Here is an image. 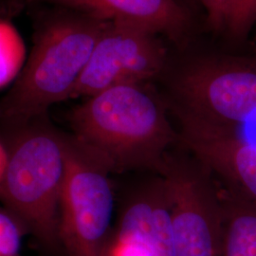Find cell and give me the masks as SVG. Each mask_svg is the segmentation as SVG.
I'll use <instances>...</instances> for the list:
<instances>
[{"instance_id":"1","label":"cell","mask_w":256,"mask_h":256,"mask_svg":"<svg viewBox=\"0 0 256 256\" xmlns=\"http://www.w3.org/2000/svg\"><path fill=\"white\" fill-rule=\"evenodd\" d=\"M74 137L99 156L112 173H158L180 137L164 102L144 82L106 88L70 115Z\"/></svg>"},{"instance_id":"2","label":"cell","mask_w":256,"mask_h":256,"mask_svg":"<svg viewBox=\"0 0 256 256\" xmlns=\"http://www.w3.org/2000/svg\"><path fill=\"white\" fill-rule=\"evenodd\" d=\"M108 23L77 12L54 14L43 21L23 70L0 100V120L26 124L70 99Z\"/></svg>"},{"instance_id":"3","label":"cell","mask_w":256,"mask_h":256,"mask_svg":"<svg viewBox=\"0 0 256 256\" xmlns=\"http://www.w3.org/2000/svg\"><path fill=\"white\" fill-rule=\"evenodd\" d=\"M62 135L34 130L19 138L9 153L0 198L12 216L50 250L61 247L60 198L64 180Z\"/></svg>"},{"instance_id":"4","label":"cell","mask_w":256,"mask_h":256,"mask_svg":"<svg viewBox=\"0 0 256 256\" xmlns=\"http://www.w3.org/2000/svg\"><path fill=\"white\" fill-rule=\"evenodd\" d=\"M64 172L59 239L68 256H104L115 198L110 167L76 138L62 136Z\"/></svg>"},{"instance_id":"5","label":"cell","mask_w":256,"mask_h":256,"mask_svg":"<svg viewBox=\"0 0 256 256\" xmlns=\"http://www.w3.org/2000/svg\"><path fill=\"white\" fill-rule=\"evenodd\" d=\"M174 114L250 138L256 135V62L203 60L172 81Z\"/></svg>"},{"instance_id":"6","label":"cell","mask_w":256,"mask_h":256,"mask_svg":"<svg viewBox=\"0 0 256 256\" xmlns=\"http://www.w3.org/2000/svg\"><path fill=\"white\" fill-rule=\"evenodd\" d=\"M158 174L170 202L176 256H221L220 187L210 170L180 142Z\"/></svg>"},{"instance_id":"7","label":"cell","mask_w":256,"mask_h":256,"mask_svg":"<svg viewBox=\"0 0 256 256\" xmlns=\"http://www.w3.org/2000/svg\"><path fill=\"white\" fill-rule=\"evenodd\" d=\"M155 36L133 25L108 22L70 99L88 98L119 84L146 82L160 74L165 50Z\"/></svg>"},{"instance_id":"8","label":"cell","mask_w":256,"mask_h":256,"mask_svg":"<svg viewBox=\"0 0 256 256\" xmlns=\"http://www.w3.org/2000/svg\"><path fill=\"white\" fill-rule=\"evenodd\" d=\"M180 142L220 186L256 203V140L176 115Z\"/></svg>"},{"instance_id":"9","label":"cell","mask_w":256,"mask_h":256,"mask_svg":"<svg viewBox=\"0 0 256 256\" xmlns=\"http://www.w3.org/2000/svg\"><path fill=\"white\" fill-rule=\"evenodd\" d=\"M112 236L149 256H176L170 202L162 176L136 189Z\"/></svg>"},{"instance_id":"10","label":"cell","mask_w":256,"mask_h":256,"mask_svg":"<svg viewBox=\"0 0 256 256\" xmlns=\"http://www.w3.org/2000/svg\"><path fill=\"white\" fill-rule=\"evenodd\" d=\"M61 7L104 22L122 23L153 34H176L186 23L174 0H26Z\"/></svg>"},{"instance_id":"11","label":"cell","mask_w":256,"mask_h":256,"mask_svg":"<svg viewBox=\"0 0 256 256\" xmlns=\"http://www.w3.org/2000/svg\"><path fill=\"white\" fill-rule=\"evenodd\" d=\"M221 256H256V203L220 186Z\"/></svg>"},{"instance_id":"12","label":"cell","mask_w":256,"mask_h":256,"mask_svg":"<svg viewBox=\"0 0 256 256\" xmlns=\"http://www.w3.org/2000/svg\"><path fill=\"white\" fill-rule=\"evenodd\" d=\"M26 63V46L18 28L0 19V88L16 81Z\"/></svg>"},{"instance_id":"13","label":"cell","mask_w":256,"mask_h":256,"mask_svg":"<svg viewBox=\"0 0 256 256\" xmlns=\"http://www.w3.org/2000/svg\"><path fill=\"white\" fill-rule=\"evenodd\" d=\"M23 226L12 214L0 210V256H18Z\"/></svg>"},{"instance_id":"14","label":"cell","mask_w":256,"mask_h":256,"mask_svg":"<svg viewBox=\"0 0 256 256\" xmlns=\"http://www.w3.org/2000/svg\"><path fill=\"white\" fill-rule=\"evenodd\" d=\"M256 19V0H232L226 26L234 34L241 36Z\"/></svg>"},{"instance_id":"15","label":"cell","mask_w":256,"mask_h":256,"mask_svg":"<svg viewBox=\"0 0 256 256\" xmlns=\"http://www.w3.org/2000/svg\"><path fill=\"white\" fill-rule=\"evenodd\" d=\"M232 0H202L210 25L216 28L225 27Z\"/></svg>"},{"instance_id":"16","label":"cell","mask_w":256,"mask_h":256,"mask_svg":"<svg viewBox=\"0 0 256 256\" xmlns=\"http://www.w3.org/2000/svg\"><path fill=\"white\" fill-rule=\"evenodd\" d=\"M9 162V153L4 149L3 146L0 144V186L5 176L7 166Z\"/></svg>"}]
</instances>
